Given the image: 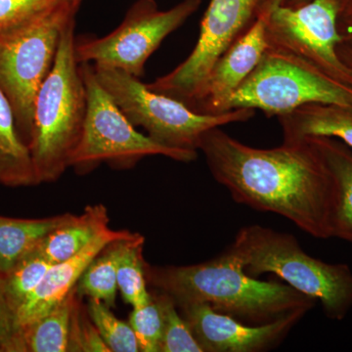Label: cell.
<instances>
[{"label":"cell","instance_id":"cell-1","mask_svg":"<svg viewBox=\"0 0 352 352\" xmlns=\"http://www.w3.org/2000/svg\"><path fill=\"white\" fill-rule=\"evenodd\" d=\"M199 150L234 201L286 217L317 239L332 238V182L311 139L283 140L279 147L259 149L219 126L203 134Z\"/></svg>","mask_w":352,"mask_h":352},{"label":"cell","instance_id":"cell-2","mask_svg":"<svg viewBox=\"0 0 352 352\" xmlns=\"http://www.w3.org/2000/svg\"><path fill=\"white\" fill-rule=\"evenodd\" d=\"M148 285L176 305L205 303L219 314L250 325H263L316 305L288 284L250 276L228 251L205 263L185 266L145 264Z\"/></svg>","mask_w":352,"mask_h":352},{"label":"cell","instance_id":"cell-3","mask_svg":"<svg viewBox=\"0 0 352 352\" xmlns=\"http://www.w3.org/2000/svg\"><path fill=\"white\" fill-rule=\"evenodd\" d=\"M75 27L76 18L64 28L54 64L34 100L29 149L38 184L61 178L82 135L87 98L76 59Z\"/></svg>","mask_w":352,"mask_h":352},{"label":"cell","instance_id":"cell-4","mask_svg":"<svg viewBox=\"0 0 352 352\" xmlns=\"http://www.w3.org/2000/svg\"><path fill=\"white\" fill-rule=\"evenodd\" d=\"M227 251L248 275L272 273L323 307L328 318L342 320L352 309V271L307 254L289 234L256 226L243 227Z\"/></svg>","mask_w":352,"mask_h":352},{"label":"cell","instance_id":"cell-5","mask_svg":"<svg viewBox=\"0 0 352 352\" xmlns=\"http://www.w3.org/2000/svg\"><path fill=\"white\" fill-rule=\"evenodd\" d=\"M78 10L73 0H61L0 32V89L12 106L18 131L28 146L36 94L54 64L62 32Z\"/></svg>","mask_w":352,"mask_h":352},{"label":"cell","instance_id":"cell-6","mask_svg":"<svg viewBox=\"0 0 352 352\" xmlns=\"http://www.w3.org/2000/svg\"><path fill=\"white\" fill-rule=\"evenodd\" d=\"M94 66L101 87L134 126H140L159 144L176 151L198 153L201 136L214 127L248 122L254 109H235L208 115L194 112L182 101L157 94L126 72Z\"/></svg>","mask_w":352,"mask_h":352},{"label":"cell","instance_id":"cell-7","mask_svg":"<svg viewBox=\"0 0 352 352\" xmlns=\"http://www.w3.org/2000/svg\"><path fill=\"white\" fill-rule=\"evenodd\" d=\"M80 66L87 111L82 138L69 162V168L76 173L87 175L104 163L116 170H129L149 156L168 157L183 163L198 157V153L176 151L140 133L101 87L94 64Z\"/></svg>","mask_w":352,"mask_h":352},{"label":"cell","instance_id":"cell-8","mask_svg":"<svg viewBox=\"0 0 352 352\" xmlns=\"http://www.w3.org/2000/svg\"><path fill=\"white\" fill-rule=\"evenodd\" d=\"M307 104L352 107V87L300 58L267 47L256 68L227 102L226 112L258 109L267 118H278Z\"/></svg>","mask_w":352,"mask_h":352},{"label":"cell","instance_id":"cell-9","mask_svg":"<svg viewBox=\"0 0 352 352\" xmlns=\"http://www.w3.org/2000/svg\"><path fill=\"white\" fill-rule=\"evenodd\" d=\"M201 0H182L161 10L156 0H136L117 29L107 36H76L78 64L120 69L136 78L144 76L147 60L162 43L198 10Z\"/></svg>","mask_w":352,"mask_h":352},{"label":"cell","instance_id":"cell-10","mask_svg":"<svg viewBox=\"0 0 352 352\" xmlns=\"http://www.w3.org/2000/svg\"><path fill=\"white\" fill-rule=\"evenodd\" d=\"M274 0H210L201 21L200 34L191 54L170 73L148 87L188 105L215 62L237 39L249 32Z\"/></svg>","mask_w":352,"mask_h":352},{"label":"cell","instance_id":"cell-11","mask_svg":"<svg viewBox=\"0 0 352 352\" xmlns=\"http://www.w3.org/2000/svg\"><path fill=\"white\" fill-rule=\"evenodd\" d=\"M340 0H309L300 6L279 4L268 19V47L284 51L352 87V69L340 59L338 45Z\"/></svg>","mask_w":352,"mask_h":352},{"label":"cell","instance_id":"cell-12","mask_svg":"<svg viewBox=\"0 0 352 352\" xmlns=\"http://www.w3.org/2000/svg\"><path fill=\"white\" fill-rule=\"evenodd\" d=\"M177 307L204 352H261L274 349L307 314L296 310L270 323L250 325L219 314L205 303H183Z\"/></svg>","mask_w":352,"mask_h":352},{"label":"cell","instance_id":"cell-13","mask_svg":"<svg viewBox=\"0 0 352 352\" xmlns=\"http://www.w3.org/2000/svg\"><path fill=\"white\" fill-rule=\"evenodd\" d=\"M288 0H274L264 9L249 32L235 41L215 62L193 100L187 107L194 112L226 113L227 102L256 68L267 50L268 19L273 9Z\"/></svg>","mask_w":352,"mask_h":352},{"label":"cell","instance_id":"cell-14","mask_svg":"<svg viewBox=\"0 0 352 352\" xmlns=\"http://www.w3.org/2000/svg\"><path fill=\"white\" fill-rule=\"evenodd\" d=\"M129 230L108 228L97 236L82 251L71 258L53 263L38 288L15 312L16 324L20 332L50 311L75 289L89 263L113 241L129 237Z\"/></svg>","mask_w":352,"mask_h":352},{"label":"cell","instance_id":"cell-15","mask_svg":"<svg viewBox=\"0 0 352 352\" xmlns=\"http://www.w3.org/2000/svg\"><path fill=\"white\" fill-rule=\"evenodd\" d=\"M320 153L332 182V238L352 242V152L332 138H308Z\"/></svg>","mask_w":352,"mask_h":352},{"label":"cell","instance_id":"cell-16","mask_svg":"<svg viewBox=\"0 0 352 352\" xmlns=\"http://www.w3.org/2000/svg\"><path fill=\"white\" fill-rule=\"evenodd\" d=\"M283 140L305 138H338L352 148V107L307 104L278 117Z\"/></svg>","mask_w":352,"mask_h":352},{"label":"cell","instance_id":"cell-17","mask_svg":"<svg viewBox=\"0 0 352 352\" xmlns=\"http://www.w3.org/2000/svg\"><path fill=\"white\" fill-rule=\"evenodd\" d=\"M110 217L102 204L87 206L82 214H71L61 226L53 229L36 250L51 263H61L76 256L97 236L107 230Z\"/></svg>","mask_w":352,"mask_h":352},{"label":"cell","instance_id":"cell-18","mask_svg":"<svg viewBox=\"0 0 352 352\" xmlns=\"http://www.w3.org/2000/svg\"><path fill=\"white\" fill-rule=\"evenodd\" d=\"M0 185H38L29 146L21 138L10 102L0 89Z\"/></svg>","mask_w":352,"mask_h":352},{"label":"cell","instance_id":"cell-19","mask_svg":"<svg viewBox=\"0 0 352 352\" xmlns=\"http://www.w3.org/2000/svg\"><path fill=\"white\" fill-rule=\"evenodd\" d=\"M71 214L44 219H13L0 215V278L6 276L21 259L34 251L41 240Z\"/></svg>","mask_w":352,"mask_h":352},{"label":"cell","instance_id":"cell-20","mask_svg":"<svg viewBox=\"0 0 352 352\" xmlns=\"http://www.w3.org/2000/svg\"><path fill=\"white\" fill-rule=\"evenodd\" d=\"M141 234L113 241L89 263L76 284V293L80 296L101 300L109 307H116L118 289V270L120 259L132 243Z\"/></svg>","mask_w":352,"mask_h":352},{"label":"cell","instance_id":"cell-21","mask_svg":"<svg viewBox=\"0 0 352 352\" xmlns=\"http://www.w3.org/2000/svg\"><path fill=\"white\" fill-rule=\"evenodd\" d=\"M78 294L72 289L61 302L21 330L22 352H66L72 314Z\"/></svg>","mask_w":352,"mask_h":352},{"label":"cell","instance_id":"cell-22","mask_svg":"<svg viewBox=\"0 0 352 352\" xmlns=\"http://www.w3.org/2000/svg\"><path fill=\"white\" fill-rule=\"evenodd\" d=\"M51 265L52 263L36 249L0 278L2 292L14 314L43 282Z\"/></svg>","mask_w":352,"mask_h":352},{"label":"cell","instance_id":"cell-23","mask_svg":"<svg viewBox=\"0 0 352 352\" xmlns=\"http://www.w3.org/2000/svg\"><path fill=\"white\" fill-rule=\"evenodd\" d=\"M144 243L142 235L134 241L120 259L118 270V289L124 302L132 308L143 307L152 298L146 279Z\"/></svg>","mask_w":352,"mask_h":352},{"label":"cell","instance_id":"cell-24","mask_svg":"<svg viewBox=\"0 0 352 352\" xmlns=\"http://www.w3.org/2000/svg\"><path fill=\"white\" fill-rule=\"evenodd\" d=\"M87 309L92 323L110 352L140 351L131 324L118 318L113 314L112 308L101 300L89 298Z\"/></svg>","mask_w":352,"mask_h":352},{"label":"cell","instance_id":"cell-25","mask_svg":"<svg viewBox=\"0 0 352 352\" xmlns=\"http://www.w3.org/2000/svg\"><path fill=\"white\" fill-rule=\"evenodd\" d=\"M157 292L164 310V329L160 352H204L175 300L166 293Z\"/></svg>","mask_w":352,"mask_h":352},{"label":"cell","instance_id":"cell-26","mask_svg":"<svg viewBox=\"0 0 352 352\" xmlns=\"http://www.w3.org/2000/svg\"><path fill=\"white\" fill-rule=\"evenodd\" d=\"M143 307L132 308L129 323L133 329L141 352H160L164 329V310L157 291Z\"/></svg>","mask_w":352,"mask_h":352},{"label":"cell","instance_id":"cell-27","mask_svg":"<svg viewBox=\"0 0 352 352\" xmlns=\"http://www.w3.org/2000/svg\"><path fill=\"white\" fill-rule=\"evenodd\" d=\"M78 296L72 314L68 347L71 352H110L100 333L92 323L87 307H83Z\"/></svg>","mask_w":352,"mask_h":352},{"label":"cell","instance_id":"cell-28","mask_svg":"<svg viewBox=\"0 0 352 352\" xmlns=\"http://www.w3.org/2000/svg\"><path fill=\"white\" fill-rule=\"evenodd\" d=\"M61 0H0V32L13 29Z\"/></svg>","mask_w":352,"mask_h":352},{"label":"cell","instance_id":"cell-29","mask_svg":"<svg viewBox=\"0 0 352 352\" xmlns=\"http://www.w3.org/2000/svg\"><path fill=\"white\" fill-rule=\"evenodd\" d=\"M0 352H22L21 332L15 314L0 286Z\"/></svg>","mask_w":352,"mask_h":352},{"label":"cell","instance_id":"cell-30","mask_svg":"<svg viewBox=\"0 0 352 352\" xmlns=\"http://www.w3.org/2000/svg\"><path fill=\"white\" fill-rule=\"evenodd\" d=\"M338 25L340 36L352 41V1L340 10Z\"/></svg>","mask_w":352,"mask_h":352},{"label":"cell","instance_id":"cell-31","mask_svg":"<svg viewBox=\"0 0 352 352\" xmlns=\"http://www.w3.org/2000/svg\"><path fill=\"white\" fill-rule=\"evenodd\" d=\"M338 54L342 62L352 69V41L342 38L338 45Z\"/></svg>","mask_w":352,"mask_h":352},{"label":"cell","instance_id":"cell-32","mask_svg":"<svg viewBox=\"0 0 352 352\" xmlns=\"http://www.w3.org/2000/svg\"><path fill=\"white\" fill-rule=\"evenodd\" d=\"M309 1V0H288L286 2L287 4L292 6H300V4L305 3V2Z\"/></svg>","mask_w":352,"mask_h":352},{"label":"cell","instance_id":"cell-33","mask_svg":"<svg viewBox=\"0 0 352 352\" xmlns=\"http://www.w3.org/2000/svg\"><path fill=\"white\" fill-rule=\"evenodd\" d=\"M340 6H342V9L344 8V6H347L349 2H351L352 0H340Z\"/></svg>","mask_w":352,"mask_h":352},{"label":"cell","instance_id":"cell-34","mask_svg":"<svg viewBox=\"0 0 352 352\" xmlns=\"http://www.w3.org/2000/svg\"><path fill=\"white\" fill-rule=\"evenodd\" d=\"M73 1L76 6L80 7V4L82 3V0H73Z\"/></svg>","mask_w":352,"mask_h":352}]
</instances>
